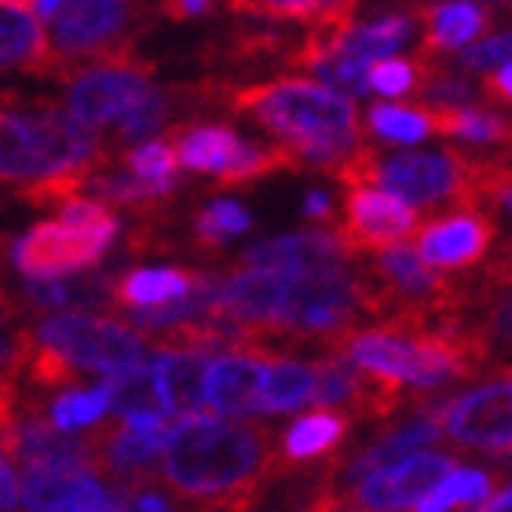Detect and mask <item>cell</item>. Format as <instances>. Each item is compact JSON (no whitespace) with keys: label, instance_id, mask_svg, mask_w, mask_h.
Wrapping results in <instances>:
<instances>
[{"label":"cell","instance_id":"2","mask_svg":"<svg viewBox=\"0 0 512 512\" xmlns=\"http://www.w3.org/2000/svg\"><path fill=\"white\" fill-rule=\"evenodd\" d=\"M333 176L352 187H377L410 209L454 205L458 213H480L483 202H509V169L502 161H472L461 150L443 154H377L359 147Z\"/></svg>","mask_w":512,"mask_h":512},{"label":"cell","instance_id":"23","mask_svg":"<svg viewBox=\"0 0 512 512\" xmlns=\"http://www.w3.org/2000/svg\"><path fill=\"white\" fill-rule=\"evenodd\" d=\"M198 278L202 271H187V267H139L114 286V300L125 304L128 311L161 308L176 297H187L198 286Z\"/></svg>","mask_w":512,"mask_h":512},{"label":"cell","instance_id":"34","mask_svg":"<svg viewBox=\"0 0 512 512\" xmlns=\"http://www.w3.org/2000/svg\"><path fill=\"white\" fill-rule=\"evenodd\" d=\"M125 165L132 172V180L139 183H154V187H165V191H176L180 183H176V169H180V161H176V150L172 143L165 139H150V143H139L125 154Z\"/></svg>","mask_w":512,"mask_h":512},{"label":"cell","instance_id":"15","mask_svg":"<svg viewBox=\"0 0 512 512\" xmlns=\"http://www.w3.org/2000/svg\"><path fill=\"white\" fill-rule=\"evenodd\" d=\"M271 355L235 348L209 359L205 374V406L213 417H253L256 395H260V377Z\"/></svg>","mask_w":512,"mask_h":512},{"label":"cell","instance_id":"35","mask_svg":"<svg viewBox=\"0 0 512 512\" xmlns=\"http://www.w3.org/2000/svg\"><path fill=\"white\" fill-rule=\"evenodd\" d=\"M370 128L377 136L392 139V143H417V139L436 132L432 114L425 107H392V103H381V107L370 110Z\"/></svg>","mask_w":512,"mask_h":512},{"label":"cell","instance_id":"41","mask_svg":"<svg viewBox=\"0 0 512 512\" xmlns=\"http://www.w3.org/2000/svg\"><path fill=\"white\" fill-rule=\"evenodd\" d=\"M19 509V472L8 458H0V512Z\"/></svg>","mask_w":512,"mask_h":512},{"label":"cell","instance_id":"8","mask_svg":"<svg viewBox=\"0 0 512 512\" xmlns=\"http://www.w3.org/2000/svg\"><path fill=\"white\" fill-rule=\"evenodd\" d=\"M121 227H92L77 231L63 224H37L30 235L15 246V267L33 282H66L74 271H88L103 260L110 242L118 238Z\"/></svg>","mask_w":512,"mask_h":512},{"label":"cell","instance_id":"11","mask_svg":"<svg viewBox=\"0 0 512 512\" xmlns=\"http://www.w3.org/2000/svg\"><path fill=\"white\" fill-rule=\"evenodd\" d=\"M512 381L502 374L461 399H450L439 428L461 447H480L494 458H505L512 447Z\"/></svg>","mask_w":512,"mask_h":512},{"label":"cell","instance_id":"28","mask_svg":"<svg viewBox=\"0 0 512 512\" xmlns=\"http://www.w3.org/2000/svg\"><path fill=\"white\" fill-rule=\"evenodd\" d=\"M344 436H348V414L319 410V414H308L304 421L289 428L286 439H282V454H286V461L322 458V454L341 447Z\"/></svg>","mask_w":512,"mask_h":512},{"label":"cell","instance_id":"29","mask_svg":"<svg viewBox=\"0 0 512 512\" xmlns=\"http://www.w3.org/2000/svg\"><path fill=\"white\" fill-rule=\"evenodd\" d=\"M494 480L480 469H454L443 483L414 505V512H447L450 505H483L491 498Z\"/></svg>","mask_w":512,"mask_h":512},{"label":"cell","instance_id":"18","mask_svg":"<svg viewBox=\"0 0 512 512\" xmlns=\"http://www.w3.org/2000/svg\"><path fill=\"white\" fill-rule=\"evenodd\" d=\"M209 359L202 352H154L150 374L158 388L161 403L169 417H198L205 414V374H209Z\"/></svg>","mask_w":512,"mask_h":512},{"label":"cell","instance_id":"3","mask_svg":"<svg viewBox=\"0 0 512 512\" xmlns=\"http://www.w3.org/2000/svg\"><path fill=\"white\" fill-rule=\"evenodd\" d=\"M231 110L260 121L282 139L293 158H304L322 169H337L352 158L359 143V114L348 99L304 77H278L267 85L238 88Z\"/></svg>","mask_w":512,"mask_h":512},{"label":"cell","instance_id":"32","mask_svg":"<svg viewBox=\"0 0 512 512\" xmlns=\"http://www.w3.org/2000/svg\"><path fill=\"white\" fill-rule=\"evenodd\" d=\"M436 132L465 136L469 143H505L509 139V121L491 110L469 107V110H428Z\"/></svg>","mask_w":512,"mask_h":512},{"label":"cell","instance_id":"43","mask_svg":"<svg viewBox=\"0 0 512 512\" xmlns=\"http://www.w3.org/2000/svg\"><path fill=\"white\" fill-rule=\"evenodd\" d=\"M85 512H132V502H128V491H107V498L99 505H92V509H85Z\"/></svg>","mask_w":512,"mask_h":512},{"label":"cell","instance_id":"9","mask_svg":"<svg viewBox=\"0 0 512 512\" xmlns=\"http://www.w3.org/2000/svg\"><path fill=\"white\" fill-rule=\"evenodd\" d=\"M99 436H103V425L92 428L88 436H74V432H59L41 414H19L0 436V450H4L0 458L41 472H99Z\"/></svg>","mask_w":512,"mask_h":512},{"label":"cell","instance_id":"42","mask_svg":"<svg viewBox=\"0 0 512 512\" xmlns=\"http://www.w3.org/2000/svg\"><path fill=\"white\" fill-rule=\"evenodd\" d=\"M487 96H494V99H509V88H512V70L509 66H502V70H494L491 77H487Z\"/></svg>","mask_w":512,"mask_h":512},{"label":"cell","instance_id":"46","mask_svg":"<svg viewBox=\"0 0 512 512\" xmlns=\"http://www.w3.org/2000/svg\"><path fill=\"white\" fill-rule=\"evenodd\" d=\"M136 512H169V502L161 494H139Z\"/></svg>","mask_w":512,"mask_h":512},{"label":"cell","instance_id":"21","mask_svg":"<svg viewBox=\"0 0 512 512\" xmlns=\"http://www.w3.org/2000/svg\"><path fill=\"white\" fill-rule=\"evenodd\" d=\"M315 377L311 366L286 355H271L260 377V395H256V414H297L311 406Z\"/></svg>","mask_w":512,"mask_h":512},{"label":"cell","instance_id":"10","mask_svg":"<svg viewBox=\"0 0 512 512\" xmlns=\"http://www.w3.org/2000/svg\"><path fill=\"white\" fill-rule=\"evenodd\" d=\"M454 469H458V461L450 454L421 450V454H410V458L363 476L344 502L355 512H414V505Z\"/></svg>","mask_w":512,"mask_h":512},{"label":"cell","instance_id":"6","mask_svg":"<svg viewBox=\"0 0 512 512\" xmlns=\"http://www.w3.org/2000/svg\"><path fill=\"white\" fill-rule=\"evenodd\" d=\"M33 341L59 355L70 370L77 374L92 370V374H103V381L147 363V348L132 326L92 315V311H63V315L44 319Z\"/></svg>","mask_w":512,"mask_h":512},{"label":"cell","instance_id":"14","mask_svg":"<svg viewBox=\"0 0 512 512\" xmlns=\"http://www.w3.org/2000/svg\"><path fill=\"white\" fill-rule=\"evenodd\" d=\"M172 421H150V425H103L99 436V469L118 472L125 491H139L143 480L158 476V461Z\"/></svg>","mask_w":512,"mask_h":512},{"label":"cell","instance_id":"24","mask_svg":"<svg viewBox=\"0 0 512 512\" xmlns=\"http://www.w3.org/2000/svg\"><path fill=\"white\" fill-rule=\"evenodd\" d=\"M48 59V37L30 4H0V74L11 66H26L33 74Z\"/></svg>","mask_w":512,"mask_h":512},{"label":"cell","instance_id":"5","mask_svg":"<svg viewBox=\"0 0 512 512\" xmlns=\"http://www.w3.org/2000/svg\"><path fill=\"white\" fill-rule=\"evenodd\" d=\"M33 74L55 77L66 85V114L88 128L114 125L132 103L150 88V63L139 59L132 48H118L99 59L70 63L48 52Z\"/></svg>","mask_w":512,"mask_h":512},{"label":"cell","instance_id":"17","mask_svg":"<svg viewBox=\"0 0 512 512\" xmlns=\"http://www.w3.org/2000/svg\"><path fill=\"white\" fill-rule=\"evenodd\" d=\"M103 498H107V487L99 483V472L88 469H26V476L19 480V502L30 512H85Z\"/></svg>","mask_w":512,"mask_h":512},{"label":"cell","instance_id":"38","mask_svg":"<svg viewBox=\"0 0 512 512\" xmlns=\"http://www.w3.org/2000/svg\"><path fill=\"white\" fill-rule=\"evenodd\" d=\"M421 85V66L410 63V59H381V63L370 66V88H377L381 96H406Z\"/></svg>","mask_w":512,"mask_h":512},{"label":"cell","instance_id":"27","mask_svg":"<svg viewBox=\"0 0 512 512\" xmlns=\"http://www.w3.org/2000/svg\"><path fill=\"white\" fill-rule=\"evenodd\" d=\"M311 377H315V392H311V403L315 406H322V410H337V414H341V406L359 410L366 374L363 370H355L341 352L322 355L319 363L311 366Z\"/></svg>","mask_w":512,"mask_h":512},{"label":"cell","instance_id":"31","mask_svg":"<svg viewBox=\"0 0 512 512\" xmlns=\"http://www.w3.org/2000/svg\"><path fill=\"white\" fill-rule=\"evenodd\" d=\"M176 88H158V85H150L143 96L132 103V107L121 114L118 121H114V136L125 139V143H132V139H143L150 136V132H158L165 121H169L172 107H176Z\"/></svg>","mask_w":512,"mask_h":512},{"label":"cell","instance_id":"30","mask_svg":"<svg viewBox=\"0 0 512 512\" xmlns=\"http://www.w3.org/2000/svg\"><path fill=\"white\" fill-rule=\"evenodd\" d=\"M282 169H297V158H293L282 143H278V147H264V143H238L235 158L227 161V169L220 172V183H224V187L253 183V180L271 176V172H282Z\"/></svg>","mask_w":512,"mask_h":512},{"label":"cell","instance_id":"36","mask_svg":"<svg viewBox=\"0 0 512 512\" xmlns=\"http://www.w3.org/2000/svg\"><path fill=\"white\" fill-rule=\"evenodd\" d=\"M249 227H253V220H249V213L242 205L213 202L209 209L198 213V220H194V238H198V246L216 249V246H224L227 238L249 231Z\"/></svg>","mask_w":512,"mask_h":512},{"label":"cell","instance_id":"20","mask_svg":"<svg viewBox=\"0 0 512 512\" xmlns=\"http://www.w3.org/2000/svg\"><path fill=\"white\" fill-rule=\"evenodd\" d=\"M425 15V55L436 52H461L476 41L480 33L491 30L494 15L483 4H432L421 8Z\"/></svg>","mask_w":512,"mask_h":512},{"label":"cell","instance_id":"1","mask_svg":"<svg viewBox=\"0 0 512 512\" xmlns=\"http://www.w3.org/2000/svg\"><path fill=\"white\" fill-rule=\"evenodd\" d=\"M267 454V436L253 425L213 414L180 417L165 436L158 476L180 498L224 512H249L267 469Z\"/></svg>","mask_w":512,"mask_h":512},{"label":"cell","instance_id":"40","mask_svg":"<svg viewBox=\"0 0 512 512\" xmlns=\"http://www.w3.org/2000/svg\"><path fill=\"white\" fill-rule=\"evenodd\" d=\"M59 224L77 227V231H92V227L118 224V216L110 213V205L92 202V198H74V202L59 205Z\"/></svg>","mask_w":512,"mask_h":512},{"label":"cell","instance_id":"16","mask_svg":"<svg viewBox=\"0 0 512 512\" xmlns=\"http://www.w3.org/2000/svg\"><path fill=\"white\" fill-rule=\"evenodd\" d=\"M242 267H264V271H333V267H352V253L341 246L337 231H297V235L256 242L242 256Z\"/></svg>","mask_w":512,"mask_h":512},{"label":"cell","instance_id":"26","mask_svg":"<svg viewBox=\"0 0 512 512\" xmlns=\"http://www.w3.org/2000/svg\"><path fill=\"white\" fill-rule=\"evenodd\" d=\"M238 132L224 125H198V128H187L183 136H176L172 150H176V161H180L183 169L191 172H220L227 169V161L235 158L238 150Z\"/></svg>","mask_w":512,"mask_h":512},{"label":"cell","instance_id":"33","mask_svg":"<svg viewBox=\"0 0 512 512\" xmlns=\"http://www.w3.org/2000/svg\"><path fill=\"white\" fill-rule=\"evenodd\" d=\"M110 410V384H96V388H81V392H66L52 399V421L59 432H70V428H85L99 425V417Z\"/></svg>","mask_w":512,"mask_h":512},{"label":"cell","instance_id":"12","mask_svg":"<svg viewBox=\"0 0 512 512\" xmlns=\"http://www.w3.org/2000/svg\"><path fill=\"white\" fill-rule=\"evenodd\" d=\"M417 231V213L377 187H352L344 198L341 246L348 253H384Z\"/></svg>","mask_w":512,"mask_h":512},{"label":"cell","instance_id":"22","mask_svg":"<svg viewBox=\"0 0 512 512\" xmlns=\"http://www.w3.org/2000/svg\"><path fill=\"white\" fill-rule=\"evenodd\" d=\"M443 436V428H439V421H432V417H417V421H410V425L395 428V432H388V436H381L377 443H370V447L359 454L355 461H348V472H344V483H359L363 476H370V472L384 469V465H395V461L410 458V454H421V447H432L436 439Z\"/></svg>","mask_w":512,"mask_h":512},{"label":"cell","instance_id":"4","mask_svg":"<svg viewBox=\"0 0 512 512\" xmlns=\"http://www.w3.org/2000/svg\"><path fill=\"white\" fill-rule=\"evenodd\" d=\"M107 147L96 128L81 125L55 103L0 96V183H44L96 169Z\"/></svg>","mask_w":512,"mask_h":512},{"label":"cell","instance_id":"39","mask_svg":"<svg viewBox=\"0 0 512 512\" xmlns=\"http://www.w3.org/2000/svg\"><path fill=\"white\" fill-rule=\"evenodd\" d=\"M509 33H494L487 41H476L472 48L461 52V66L465 70H480V74H494V70H502L509 66Z\"/></svg>","mask_w":512,"mask_h":512},{"label":"cell","instance_id":"25","mask_svg":"<svg viewBox=\"0 0 512 512\" xmlns=\"http://www.w3.org/2000/svg\"><path fill=\"white\" fill-rule=\"evenodd\" d=\"M110 410H118L125 425H150V421H169V410L161 403L150 363L136 366L121 377H110Z\"/></svg>","mask_w":512,"mask_h":512},{"label":"cell","instance_id":"19","mask_svg":"<svg viewBox=\"0 0 512 512\" xmlns=\"http://www.w3.org/2000/svg\"><path fill=\"white\" fill-rule=\"evenodd\" d=\"M414 33V15H381V19L370 22H355L348 19L333 37V48L348 59L363 66H374L381 59H392V52H399Z\"/></svg>","mask_w":512,"mask_h":512},{"label":"cell","instance_id":"37","mask_svg":"<svg viewBox=\"0 0 512 512\" xmlns=\"http://www.w3.org/2000/svg\"><path fill=\"white\" fill-rule=\"evenodd\" d=\"M33 333L22 330L15 322V311L8 308V297L0 293V388L15 384V377L22 374V366L30 359Z\"/></svg>","mask_w":512,"mask_h":512},{"label":"cell","instance_id":"45","mask_svg":"<svg viewBox=\"0 0 512 512\" xmlns=\"http://www.w3.org/2000/svg\"><path fill=\"white\" fill-rule=\"evenodd\" d=\"M509 502H512L509 487H502V491H498V494H491V498H487V502H483L476 512H505V509H509Z\"/></svg>","mask_w":512,"mask_h":512},{"label":"cell","instance_id":"13","mask_svg":"<svg viewBox=\"0 0 512 512\" xmlns=\"http://www.w3.org/2000/svg\"><path fill=\"white\" fill-rule=\"evenodd\" d=\"M494 227L491 216L483 213H454L450 220H436V224L421 227L417 235V249L425 267H443V271H461V267L480 264L483 256L494 246Z\"/></svg>","mask_w":512,"mask_h":512},{"label":"cell","instance_id":"44","mask_svg":"<svg viewBox=\"0 0 512 512\" xmlns=\"http://www.w3.org/2000/svg\"><path fill=\"white\" fill-rule=\"evenodd\" d=\"M304 209H308V216H315V220H326V216H330V198L322 191H311L308 198H304Z\"/></svg>","mask_w":512,"mask_h":512},{"label":"cell","instance_id":"47","mask_svg":"<svg viewBox=\"0 0 512 512\" xmlns=\"http://www.w3.org/2000/svg\"><path fill=\"white\" fill-rule=\"evenodd\" d=\"M165 11H172V15H202V11H213L209 4H169Z\"/></svg>","mask_w":512,"mask_h":512},{"label":"cell","instance_id":"7","mask_svg":"<svg viewBox=\"0 0 512 512\" xmlns=\"http://www.w3.org/2000/svg\"><path fill=\"white\" fill-rule=\"evenodd\" d=\"M37 22L52 26V41L48 52L55 59H70V63H85L99 59L107 52H118V44L132 22L139 19L136 4H118V0H81V4H30Z\"/></svg>","mask_w":512,"mask_h":512}]
</instances>
